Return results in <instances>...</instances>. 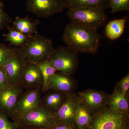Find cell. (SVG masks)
<instances>
[{
	"label": "cell",
	"instance_id": "obj_22",
	"mask_svg": "<svg viewBox=\"0 0 129 129\" xmlns=\"http://www.w3.org/2000/svg\"><path fill=\"white\" fill-rule=\"evenodd\" d=\"M7 28L8 32L4 35L5 41L16 47L21 46L30 37L24 35L13 27H8Z\"/></svg>",
	"mask_w": 129,
	"mask_h": 129
},
{
	"label": "cell",
	"instance_id": "obj_26",
	"mask_svg": "<svg viewBox=\"0 0 129 129\" xmlns=\"http://www.w3.org/2000/svg\"><path fill=\"white\" fill-rule=\"evenodd\" d=\"M0 129H19L18 126L5 113L0 111Z\"/></svg>",
	"mask_w": 129,
	"mask_h": 129
},
{
	"label": "cell",
	"instance_id": "obj_31",
	"mask_svg": "<svg viewBox=\"0 0 129 129\" xmlns=\"http://www.w3.org/2000/svg\"><path fill=\"white\" fill-rule=\"evenodd\" d=\"M83 129H88V128H87Z\"/></svg>",
	"mask_w": 129,
	"mask_h": 129
},
{
	"label": "cell",
	"instance_id": "obj_13",
	"mask_svg": "<svg viewBox=\"0 0 129 129\" xmlns=\"http://www.w3.org/2000/svg\"><path fill=\"white\" fill-rule=\"evenodd\" d=\"M21 83L24 89L42 88L43 80L41 71L37 63L26 59L24 68Z\"/></svg>",
	"mask_w": 129,
	"mask_h": 129
},
{
	"label": "cell",
	"instance_id": "obj_11",
	"mask_svg": "<svg viewBox=\"0 0 129 129\" xmlns=\"http://www.w3.org/2000/svg\"><path fill=\"white\" fill-rule=\"evenodd\" d=\"M79 102L77 92L69 94L66 101L56 112L52 114L55 123L75 125V118Z\"/></svg>",
	"mask_w": 129,
	"mask_h": 129
},
{
	"label": "cell",
	"instance_id": "obj_10",
	"mask_svg": "<svg viewBox=\"0 0 129 129\" xmlns=\"http://www.w3.org/2000/svg\"><path fill=\"white\" fill-rule=\"evenodd\" d=\"M80 100L93 115L106 106L109 95L105 91L89 89L77 92Z\"/></svg>",
	"mask_w": 129,
	"mask_h": 129
},
{
	"label": "cell",
	"instance_id": "obj_9",
	"mask_svg": "<svg viewBox=\"0 0 129 129\" xmlns=\"http://www.w3.org/2000/svg\"><path fill=\"white\" fill-rule=\"evenodd\" d=\"M24 89L21 83L8 85L0 89V111L11 118L15 106Z\"/></svg>",
	"mask_w": 129,
	"mask_h": 129
},
{
	"label": "cell",
	"instance_id": "obj_21",
	"mask_svg": "<svg viewBox=\"0 0 129 129\" xmlns=\"http://www.w3.org/2000/svg\"><path fill=\"white\" fill-rule=\"evenodd\" d=\"M36 63L39 67L42 75L43 84L42 91L43 93L48 90L52 77L57 71L53 68L48 60Z\"/></svg>",
	"mask_w": 129,
	"mask_h": 129
},
{
	"label": "cell",
	"instance_id": "obj_6",
	"mask_svg": "<svg viewBox=\"0 0 129 129\" xmlns=\"http://www.w3.org/2000/svg\"><path fill=\"white\" fill-rule=\"evenodd\" d=\"M12 120L18 127L32 126L44 129L55 123L53 114L40 105Z\"/></svg>",
	"mask_w": 129,
	"mask_h": 129
},
{
	"label": "cell",
	"instance_id": "obj_15",
	"mask_svg": "<svg viewBox=\"0 0 129 129\" xmlns=\"http://www.w3.org/2000/svg\"><path fill=\"white\" fill-rule=\"evenodd\" d=\"M68 94L55 90L48 89L42 94L40 105L49 112L54 113L66 101Z\"/></svg>",
	"mask_w": 129,
	"mask_h": 129
},
{
	"label": "cell",
	"instance_id": "obj_7",
	"mask_svg": "<svg viewBox=\"0 0 129 129\" xmlns=\"http://www.w3.org/2000/svg\"><path fill=\"white\" fill-rule=\"evenodd\" d=\"M26 61V58L18 47L14 48L11 56L3 66L9 85L21 83L22 73Z\"/></svg>",
	"mask_w": 129,
	"mask_h": 129
},
{
	"label": "cell",
	"instance_id": "obj_25",
	"mask_svg": "<svg viewBox=\"0 0 129 129\" xmlns=\"http://www.w3.org/2000/svg\"><path fill=\"white\" fill-rule=\"evenodd\" d=\"M11 20L10 16L5 11L4 3L0 0V32L11 22Z\"/></svg>",
	"mask_w": 129,
	"mask_h": 129
},
{
	"label": "cell",
	"instance_id": "obj_3",
	"mask_svg": "<svg viewBox=\"0 0 129 129\" xmlns=\"http://www.w3.org/2000/svg\"><path fill=\"white\" fill-rule=\"evenodd\" d=\"M104 11L92 8L70 9L67 14L72 22L97 30L105 25L107 21L108 17Z\"/></svg>",
	"mask_w": 129,
	"mask_h": 129
},
{
	"label": "cell",
	"instance_id": "obj_19",
	"mask_svg": "<svg viewBox=\"0 0 129 129\" xmlns=\"http://www.w3.org/2000/svg\"><path fill=\"white\" fill-rule=\"evenodd\" d=\"M128 17L112 20L106 25L105 34L111 40L118 39L124 31L125 24Z\"/></svg>",
	"mask_w": 129,
	"mask_h": 129
},
{
	"label": "cell",
	"instance_id": "obj_12",
	"mask_svg": "<svg viewBox=\"0 0 129 129\" xmlns=\"http://www.w3.org/2000/svg\"><path fill=\"white\" fill-rule=\"evenodd\" d=\"M42 94L41 88L25 90L23 92L12 113V119L40 106Z\"/></svg>",
	"mask_w": 129,
	"mask_h": 129
},
{
	"label": "cell",
	"instance_id": "obj_16",
	"mask_svg": "<svg viewBox=\"0 0 129 129\" xmlns=\"http://www.w3.org/2000/svg\"><path fill=\"white\" fill-rule=\"evenodd\" d=\"M106 106L114 112L129 115V96L123 94L115 86L112 94L109 96Z\"/></svg>",
	"mask_w": 129,
	"mask_h": 129
},
{
	"label": "cell",
	"instance_id": "obj_20",
	"mask_svg": "<svg viewBox=\"0 0 129 129\" xmlns=\"http://www.w3.org/2000/svg\"><path fill=\"white\" fill-rule=\"evenodd\" d=\"M38 22H32L27 17H16L12 27L24 35L30 36L37 34V25Z\"/></svg>",
	"mask_w": 129,
	"mask_h": 129
},
{
	"label": "cell",
	"instance_id": "obj_8",
	"mask_svg": "<svg viewBox=\"0 0 129 129\" xmlns=\"http://www.w3.org/2000/svg\"><path fill=\"white\" fill-rule=\"evenodd\" d=\"M64 9L60 0H26V10L39 17L47 18Z\"/></svg>",
	"mask_w": 129,
	"mask_h": 129
},
{
	"label": "cell",
	"instance_id": "obj_27",
	"mask_svg": "<svg viewBox=\"0 0 129 129\" xmlns=\"http://www.w3.org/2000/svg\"><path fill=\"white\" fill-rule=\"evenodd\" d=\"M116 87L119 89L123 94L129 96V74L120 80V81L116 83Z\"/></svg>",
	"mask_w": 129,
	"mask_h": 129
},
{
	"label": "cell",
	"instance_id": "obj_28",
	"mask_svg": "<svg viewBox=\"0 0 129 129\" xmlns=\"http://www.w3.org/2000/svg\"><path fill=\"white\" fill-rule=\"evenodd\" d=\"M47 129H77L74 124L56 123Z\"/></svg>",
	"mask_w": 129,
	"mask_h": 129
},
{
	"label": "cell",
	"instance_id": "obj_29",
	"mask_svg": "<svg viewBox=\"0 0 129 129\" xmlns=\"http://www.w3.org/2000/svg\"><path fill=\"white\" fill-rule=\"evenodd\" d=\"M8 85L4 67L0 68V89Z\"/></svg>",
	"mask_w": 129,
	"mask_h": 129
},
{
	"label": "cell",
	"instance_id": "obj_4",
	"mask_svg": "<svg viewBox=\"0 0 129 129\" xmlns=\"http://www.w3.org/2000/svg\"><path fill=\"white\" fill-rule=\"evenodd\" d=\"M88 129H129V115L114 112L106 106L92 116Z\"/></svg>",
	"mask_w": 129,
	"mask_h": 129
},
{
	"label": "cell",
	"instance_id": "obj_14",
	"mask_svg": "<svg viewBox=\"0 0 129 129\" xmlns=\"http://www.w3.org/2000/svg\"><path fill=\"white\" fill-rule=\"evenodd\" d=\"M78 83L72 75L57 71L52 77L48 89L69 94L75 92Z\"/></svg>",
	"mask_w": 129,
	"mask_h": 129
},
{
	"label": "cell",
	"instance_id": "obj_2",
	"mask_svg": "<svg viewBox=\"0 0 129 129\" xmlns=\"http://www.w3.org/2000/svg\"><path fill=\"white\" fill-rule=\"evenodd\" d=\"M18 48L26 59L35 63L48 60L54 49L50 39L38 33L30 36Z\"/></svg>",
	"mask_w": 129,
	"mask_h": 129
},
{
	"label": "cell",
	"instance_id": "obj_17",
	"mask_svg": "<svg viewBox=\"0 0 129 129\" xmlns=\"http://www.w3.org/2000/svg\"><path fill=\"white\" fill-rule=\"evenodd\" d=\"M64 8H92L105 10L110 8L109 0H60Z\"/></svg>",
	"mask_w": 129,
	"mask_h": 129
},
{
	"label": "cell",
	"instance_id": "obj_30",
	"mask_svg": "<svg viewBox=\"0 0 129 129\" xmlns=\"http://www.w3.org/2000/svg\"><path fill=\"white\" fill-rule=\"evenodd\" d=\"M19 129H44L37 127H32V126H22V127H18Z\"/></svg>",
	"mask_w": 129,
	"mask_h": 129
},
{
	"label": "cell",
	"instance_id": "obj_23",
	"mask_svg": "<svg viewBox=\"0 0 129 129\" xmlns=\"http://www.w3.org/2000/svg\"><path fill=\"white\" fill-rule=\"evenodd\" d=\"M111 13L129 11V0H109Z\"/></svg>",
	"mask_w": 129,
	"mask_h": 129
},
{
	"label": "cell",
	"instance_id": "obj_24",
	"mask_svg": "<svg viewBox=\"0 0 129 129\" xmlns=\"http://www.w3.org/2000/svg\"><path fill=\"white\" fill-rule=\"evenodd\" d=\"M14 48H11L3 44H0V68L3 67L11 56Z\"/></svg>",
	"mask_w": 129,
	"mask_h": 129
},
{
	"label": "cell",
	"instance_id": "obj_5",
	"mask_svg": "<svg viewBox=\"0 0 129 129\" xmlns=\"http://www.w3.org/2000/svg\"><path fill=\"white\" fill-rule=\"evenodd\" d=\"M48 60L57 71L70 75L75 73L79 64L78 53L67 46L54 48Z\"/></svg>",
	"mask_w": 129,
	"mask_h": 129
},
{
	"label": "cell",
	"instance_id": "obj_1",
	"mask_svg": "<svg viewBox=\"0 0 129 129\" xmlns=\"http://www.w3.org/2000/svg\"><path fill=\"white\" fill-rule=\"evenodd\" d=\"M62 39L70 49L77 53L96 54L101 36L97 30L71 22L65 26Z\"/></svg>",
	"mask_w": 129,
	"mask_h": 129
},
{
	"label": "cell",
	"instance_id": "obj_18",
	"mask_svg": "<svg viewBox=\"0 0 129 129\" xmlns=\"http://www.w3.org/2000/svg\"><path fill=\"white\" fill-rule=\"evenodd\" d=\"M92 116L93 114L89 109L80 100L75 118V125L77 129L88 128Z\"/></svg>",
	"mask_w": 129,
	"mask_h": 129
}]
</instances>
